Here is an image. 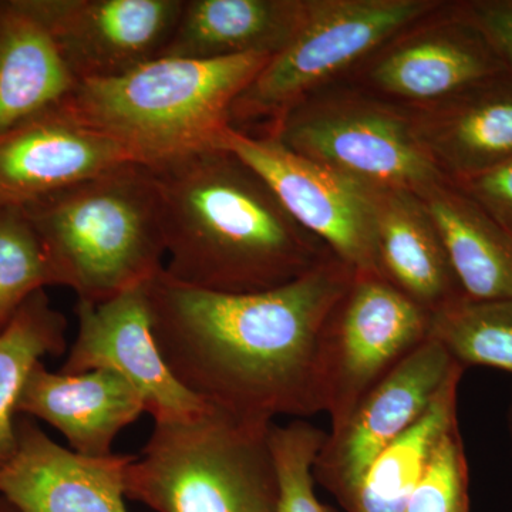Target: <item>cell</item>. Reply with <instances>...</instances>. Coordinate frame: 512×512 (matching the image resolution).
<instances>
[{
  "mask_svg": "<svg viewBox=\"0 0 512 512\" xmlns=\"http://www.w3.org/2000/svg\"><path fill=\"white\" fill-rule=\"evenodd\" d=\"M346 265L318 264L295 281L251 293L178 284L164 269L147 284L154 339L188 392L238 419L323 412V338L349 289Z\"/></svg>",
  "mask_w": 512,
  "mask_h": 512,
  "instance_id": "cell-1",
  "label": "cell"
},
{
  "mask_svg": "<svg viewBox=\"0 0 512 512\" xmlns=\"http://www.w3.org/2000/svg\"><path fill=\"white\" fill-rule=\"evenodd\" d=\"M163 222L164 272L192 288L268 291L318 265L315 249L274 192L220 147L147 164Z\"/></svg>",
  "mask_w": 512,
  "mask_h": 512,
  "instance_id": "cell-2",
  "label": "cell"
},
{
  "mask_svg": "<svg viewBox=\"0 0 512 512\" xmlns=\"http://www.w3.org/2000/svg\"><path fill=\"white\" fill-rule=\"evenodd\" d=\"M271 57H158L121 76L77 83L63 109L144 164L160 163L215 147L235 100Z\"/></svg>",
  "mask_w": 512,
  "mask_h": 512,
  "instance_id": "cell-3",
  "label": "cell"
},
{
  "mask_svg": "<svg viewBox=\"0 0 512 512\" xmlns=\"http://www.w3.org/2000/svg\"><path fill=\"white\" fill-rule=\"evenodd\" d=\"M49 256L55 285L100 303L164 269L160 201L150 167L133 163L23 205Z\"/></svg>",
  "mask_w": 512,
  "mask_h": 512,
  "instance_id": "cell-4",
  "label": "cell"
},
{
  "mask_svg": "<svg viewBox=\"0 0 512 512\" xmlns=\"http://www.w3.org/2000/svg\"><path fill=\"white\" fill-rule=\"evenodd\" d=\"M271 424L215 407L154 421L126 474V497L156 512H276Z\"/></svg>",
  "mask_w": 512,
  "mask_h": 512,
  "instance_id": "cell-5",
  "label": "cell"
},
{
  "mask_svg": "<svg viewBox=\"0 0 512 512\" xmlns=\"http://www.w3.org/2000/svg\"><path fill=\"white\" fill-rule=\"evenodd\" d=\"M433 8L427 0L306 2L288 45L271 57L235 100L231 126L234 121L249 123L265 117L274 126L313 87Z\"/></svg>",
  "mask_w": 512,
  "mask_h": 512,
  "instance_id": "cell-6",
  "label": "cell"
},
{
  "mask_svg": "<svg viewBox=\"0 0 512 512\" xmlns=\"http://www.w3.org/2000/svg\"><path fill=\"white\" fill-rule=\"evenodd\" d=\"M268 136L373 190L424 197L443 180L439 163L406 119L376 104L340 101L318 107L301 101Z\"/></svg>",
  "mask_w": 512,
  "mask_h": 512,
  "instance_id": "cell-7",
  "label": "cell"
},
{
  "mask_svg": "<svg viewBox=\"0 0 512 512\" xmlns=\"http://www.w3.org/2000/svg\"><path fill=\"white\" fill-rule=\"evenodd\" d=\"M215 147L248 165L289 217L322 238L356 276L386 278L377 249V190L293 153L272 136L229 126Z\"/></svg>",
  "mask_w": 512,
  "mask_h": 512,
  "instance_id": "cell-8",
  "label": "cell"
},
{
  "mask_svg": "<svg viewBox=\"0 0 512 512\" xmlns=\"http://www.w3.org/2000/svg\"><path fill=\"white\" fill-rule=\"evenodd\" d=\"M323 338V412L335 436L367 393L429 338L430 313L379 276H356ZM336 313V312H335Z\"/></svg>",
  "mask_w": 512,
  "mask_h": 512,
  "instance_id": "cell-9",
  "label": "cell"
},
{
  "mask_svg": "<svg viewBox=\"0 0 512 512\" xmlns=\"http://www.w3.org/2000/svg\"><path fill=\"white\" fill-rule=\"evenodd\" d=\"M77 83L111 79L158 59L185 0H25Z\"/></svg>",
  "mask_w": 512,
  "mask_h": 512,
  "instance_id": "cell-10",
  "label": "cell"
},
{
  "mask_svg": "<svg viewBox=\"0 0 512 512\" xmlns=\"http://www.w3.org/2000/svg\"><path fill=\"white\" fill-rule=\"evenodd\" d=\"M458 365L437 340L421 342L366 394L345 427L328 436L315 480L345 504L370 464L427 412Z\"/></svg>",
  "mask_w": 512,
  "mask_h": 512,
  "instance_id": "cell-11",
  "label": "cell"
},
{
  "mask_svg": "<svg viewBox=\"0 0 512 512\" xmlns=\"http://www.w3.org/2000/svg\"><path fill=\"white\" fill-rule=\"evenodd\" d=\"M74 312L77 335L62 372L116 373L137 390L154 421L180 419L207 406L188 392L165 365L154 339L147 284L109 301H77Z\"/></svg>",
  "mask_w": 512,
  "mask_h": 512,
  "instance_id": "cell-12",
  "label": "cell"
},
{
  "mask_svg": "<svg viewBox=\"0 0 512 512\" xmlns=\"http://www.w3.org/2000/svg\"><path fill=\"white\" fill-rule=\"evenodd\" d=\"M133 163L143 161L62 106L0 136V201L26 205Z\"/></svg>",
  "mask_w": 512,
  "mask_h": 512,
  "instance_id": "cell-13",
  "label": "cell"
},
{
  "mask_svg": "<svg viewBox=\"0 0 512 512\" xmlns=\"http://www.w3.org/2000/svg\"><path fill=\"white\" fill-rule=\"evenodd\" d=\"M16 440L15 454L0 470V495L19 512H127L126 474L134 456H83L26 416H18Z\"/></svg>",
  "mask_w": 512,
  "mask_h": 512,
  "instance_id": "cell-14",
  "label": "cell"
},
{
  "mask_svg": "<svg viewBox=\"0 0 512 512\" xmlns=\"http://www.w3.org/2000/svg\"><path fill=\"white\" fill-rule=\"evenodd\" d=\"M146 413L143 399L123 377L109 370H32L18 403V416L43 420L87 457H109L117 436Z\"/></svg>",
  "mask_w": 512,
  "mask_h": 512,
  "instance_id": "cell-15",
  "label": "cell"
},
{
  "mask_svg": "<svg viewBox=\"0 0 512 512\" xmlns=\"http://www.w3.org/2000/svg\"><path fill=\"white\" fill-rule=\"evenodd\" d=\"M305 8L295 0H185L161 57L275 56L292 39Z\"/></svg>",
  "mask_w": 512,
  "mask_h": 512,
  "instance_id": "cell-16",
  "label": "cell"
},
{
  "mask_svg": "<svg viewBox=\"0 0 512 512\" xmlns=\"http://www.w3.org/2000/svg\"><path fill=\"white\" fill-rule=\"evenodd\" d=\"M77 80L25 0H0V136L59 109Z\"/></svg>",
  "mask_w": 512,
  "mask_h": 512,
  "instance_id": "cell-17",
  "label": "cell"
},
{
  "mask_svg": "<svg viewBox=\"0 0 512 512\" xmlns=\"http://www.w3.org/2000/svg\"><path fill=\"white\" fill-rule=\"evenodd\" d=\"M505 74L480 30L467 20L392 50L372 70L373 82L404 99L457 96Z\"/></svg>",
  "mask_w": 512,
  "mask_h": 512,
  "instance_id": "cell-18",
  "label": "cell"
},
{
  "mask_svg": "<svg viewBox=\"0 0 512 512\" xmlns=\"http://www.w3.org/2000/svg\"><path fill=\"white\" fill-rule=\"evenodd\" d=\"M377 249L384 276L424 311L458 296L456 275L424 202L412 192L377 190Z\"/></svg>",
  "mask_w": 512,
  "mask_h": 512,
  "instance_id": "cell-19",
  "label": "cell"
},
{
  "mask_svg": "<svg viewBox=\"0 0 512 512\" xmlns=\"http://www.w3.org/2000/svg\"><path fill=\"white\" fill-rule=\"evenodd\" d=\"M461 291L476 301H512V238L464 192L423 197Z\"/></svg>",
  "mask_w": 512,
  "mask_h": 512,
  "instance_id": "cell-20",
  "label": "cell"
},
{
  "mask_svg": "<svg viewBox=\"0 0 512 512\" xmlns=\"http://www.w3.org/2000/svg\"><path fill=\"white\" fill-rule=\"evenodd\" d=\"M436 126V161L463 181L512 158V79L507 73L457 94Z\"/></svg>",
  "mask_w": 512,
  "mask_h": 512,
  "instance_id": "cell-21",
  "label": "cell"
},
{
  "mask_svg": "<svg viewBox=\"0 0 512 512\" xmlns=\"http://www.w3.org/2000/svg\"><path fill=\"white\" fill-rule=\"evenodd\" d=\"M458 365L427 412L370 464L342 505L346 512H403L434 448L457 424Z\"/></svg>",
  "mask_w": 512,
  "mask_h": 512,
  "instance_id": "cell-22",
  "label": "cell"
},
{
  "mask_svg": "<svg viewBox=\"0 0 512 512\" xmlns=\"http://www.w3.org/2000/svg\"><path fill=\"white\" fill-rule=\"evenodd\" d=\"M67 320L37 291L0 330V470L16 450L18 403L37 363L67 349Z\"/></svg>",
  "mask_w": 512,
  "mask_h": 512,
  "instance_id": "cell-23",
  "label": "cell"
},
{
  "mask_svg": "<svg viewBox=\"0 0 512 512\" xmlns=\"http://www.w3.org/2000/svg\"><path fill=\"white\" fill-rule=\"evenodd\" d=\"M429 338L463 367H495L512 375V301L458 296L430 313Z\"/></svg>",
  "mask_w": 512,
  "mask_h": 512,
  "instance_id": "cell-24",
  "label": "cell"
},
{
  "mask_svg": "<svg viewBox=\"0 0 512 512\" xmlns=\"http://www.w3.org/2000/svg\"><path fill=\"white\" fill-rule=\"evenodd\" d=\"M52 285L49 256L28 212L0 201V330L33 293Z\"/></svg>",
  "mask_w": 512,
  "mask_h": 512,
  "instance_id": "cell-25",
  "label": "cell"
},
{
  "mask_svg": "<svg viewBox=\"0 0 512 512\" xmlns=\"http://www.w3.org/2000/svg\"><path fill=\"white\" fill-rule=\"evenodd\" d=\"M325 431L296 419L269 427L268 444L274 464L276 512H328L315 493L316 461L325 447Z\"/></svg>",
  "mask_w": 512,
  "mask_h": 512,
  "instance_id": "cell-26",
  "label": "cell"
},
{
  "mask_svg": "<svg viewBox=\"0 0 512 512\" xmlns=\"http://www.w3.org/2000/svg\"><path fill=\"white\" fill-rule=\"evenodd\" d=\"M403 512H470L468 467L458 424L437 443Z\"/></svg>",
  "mask_w": 512,
  "mask_h": 512,
  "instance_id": "cell-27",
  "label": "cell"
},
{
  "mask_svg": "<svg viewBox=\"0 0 512 512\" xmlns=\"http://www.w3.org/2000/svg\"><path fill=\"white\" fill-rule=\"evenodd\" d=\"M463 191L512 238V158L463 181Z\"/></svg>",
  "mask_w": 512,
  "mask_h": 512,
  "instance_id": "cell-28",
  "label": "cell"
},
{
  "mask_svg": "<svg viewBox=\"0 0 512 512\" xmlns=\"http://www.w3.org/2000/svg\"><path fill=\"white\" fill-rule=\"evenodd\" d=\"M468 20L480 30L512 79V0L477 3Z\"/></svg>",
  "mask_w": 512,
  "mask_h": 512,
  "instance_id": "cell-29",
  "label": "cell"
},
{
  "mask_svg": "<svg viewBox=\"0 0 512 512\" xmlns=\"http://www.w3.org/2000/svg\"><path fill=\"white\" fill-rule=\"evenodd\" d=\"M0 512H19L12 504L0 495Z\"/></svg>",
  "mask_w": 512,
  "mask_h": 512,
  "instance_id": "cell-30",
  "label": "cell"
},
{
  "mask_svg": "<svg viewBox=\"0 0 512 512\" xmlns=\"http://www.w3.org/2000/svg\"><path fill=\"white\" fill-rule=\"evenodd\" d=\"M328 512H338V511L332 510V508L328 507Z\"/></svg>",
  "mask_w": 512,
  "mask_h": 512,
  "instance_id": "cell-31",
  "label": "cell"
}]
</instances>
